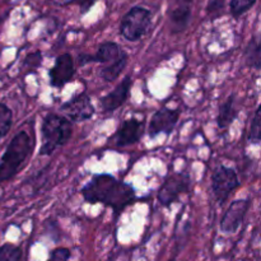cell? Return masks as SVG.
Here are the masks:
<instances>
[{
	"label": "cell",
	"instance_id": "2",
	"mask_svg": "<svg viewBox=\"0 0 261 261\" xmlns=\"http://www.w3.org/2000/svg\"><path fill=\"white\" fill-rule=\"evenodd\" d=\"M35 148L32 137L25 130L15 134L0 158V184L12 180L25 165Z\"/></svg>",
	"mask_w": 261,
	"mask_h": 261
},
{
	"label": "cell",
	"instance_id": "20",
	"mask_svg": "<svg viewBox=\"0 0 261 261\" xmlns=\"http://www.w3.org/2000/svg\"><path fill=\"white\" fill-rule=\"evenodd\" d=\"M22 249L17 245L4 244L0 246V261H22Z\"/></svg>",
	"mask_w": 261,
	"mask_h": 261
},
{
	"label": "cell",
	"instance_id": "1",
	"mask_svg": "<svg viewBox=\"0 0 261 261\" xmlns=\"http://www.w3.org/2000/svg\"><path fill=\"white\" fill-rule=\"evenodd\" d=\"M82 198L86 203L102 204L114 212L115 219L121 216L127 206L139 200L134 188L109 173H97L82 188Z\"/></svg>",
	"mask_w": 261,
	"mask_h": 261
},
{
	"label": "cell",
	"instance_id": "25",
	"mask_svg": "<svg viewBox=\"0 0 261 261\" xmlns=\"http://www.w3.org/2000/svg\"><path fill=\"white\" fill-rule=\"evenodd\" d=\"M94 2H96V0H70L69 3H76V4L81 7L82 14H84V13H87L91 9L92 5L94 4Z\"/></svg>",
	"mask_w": 261,
	"mask_h": 261
},
{
	"label": "cell",
	"instance_id": "9",
	"mask_svg": "<svg viewBox=\"0 0 261 261\" xmlns=\"http://www.w3.org/2000/svg\"><path fill=\"white\" fill-rule=\"evenodd\" d=\"M250 206H251L250 199H237V200L232 201L231 205L228 206L226 213L222 217L219 229L224 234L236 233L244 223L245 217H246Z\"/></svg>",
	"mask_w": 261,
	"mask_h": 261
},
{
	"label": "cell",
	"instance_id": "15",
	"mask_svg": "<svg viewBox=\"0 0 261 261\" xmlns=\"http://www.w3.org/2000/svg\"><path fill=\"white\" fill-rule=\"evenodd\" d=\"M239 116V109L236 107V97L229 94L224 102L219 105L218 115H217V125L219 129H227Z\"/></svg>",
	"mask_w": 261,
	"mask_h": 261
},
{
	"label": "cell",
	"instance_id": "6",
	"mask_svg": "<svg viewBox=\"0 0 261 261\" xmlns=\"http://www.w3.org/2000/svg\"><path fill=\"white\" fill-rule=\"evenodd\" d=\"M191 189V176L189 172H176L170 175L162 184L157 193V199L161 205H172L181 194L189 193Z\"/></svg>",
	"mask_w": 261,
	"mask_h": 261
},
{
	"label": "cell",
	"instance_id": "12",
	"mask_svg": "<svg viewBox=\"0 0 261 261\" xmlns=\"http://www.w3.org/2000/svg\"><path fill=\"white\" fill-rule=\"evenodd\" d=\"M132 86V75L127 74V75H125L124 79L115 87L114 91L107 93L106 96L101 97L99 105H101L102 112H103V114H111V112L116 111L119 107H121L122 105L127 101V98H129Z\"/></svg>",
	"mask_w": 261,
	"mask_h": 261
},
{
	"label": "cell",
	"instance_id": "8",
	"mask_svg": "<svg viewBox=\"0 0 261 261\" xmlns=\"http://www.w3.org/2000/svg\"><path fill=\"white\" fill-rule=\"evenodd\" d=\"M60 111L65 115L71 122H83L91 120L96 114L91 97L87 92H81L71 97L69 101L64 102L60 106Z\"/></svg>",
	"mask_w": 261,
	"mask_h": 261
},
{
	"label": "cell",
	"instance_id": "16",
	"mask_svg": "<svg viewBox=\"0 0 261 261\" xmlns=\"http://www.w3.org/2000/svg\"><path fill=\"white\" fill-rule=\"evenodd\" d=\"M245 63L247 66L255 69V70H260L261 69V45L260 40L257 37H252L247 43L246 48H245Z\"/></svg>",
	"mask_w": 261,
	"mask_h": 261
},
{
	"label": "cell",
	"instance_id": "10",
	"mask_svg": "<svg viewBox=\"0 0 261 261\" xmlns=\"http://www.w3.org/2000/svg\"><path fill=\"white\" fill-rule=\"evenodd\" d=\"M180 109H170V107H162L153 114L148 125V135L150 138H155L160 134L170 135L177 125L180 119Z\"/></svg>",
	"mask_w": 261,
	"mask_h": 261
},
{
	"label": "cell",
	"instance_id": "7",
	"mask_svg": "<svg viewBox=\"0 0 261 261\" xmlns=\"http://www.w3.org/2000/svg\"><path fill=\"white\" fill-rule=\"evenodd\" d=\"M129 59V55L122 50L121 46L116 42H107L101 43L97 48V53L94 55L89 54H79L78 55V65L84 66L91 63L103 64V66L114 65L119 61Z\"/></svg>",
	"mask_w": 261,
	"mask_h": 261
},
{
	"label": "cell",
	"instance_id": "14",
	"mask_svg": "<svg viewBox=\"0 0 261 261\" xmlns=\"http://www.w3.org/2000/svg\"><path fill=\"white\" fill-rule=\"evenodd\" d=\"M144 130V121L132 117L122 121L119 130L115 134V145L119 148L133 145L140 140Z\"/></svg>",
	"mask_w": 261,
	"mask_h": 261
},
{
	"label": "cell",
	"instance_id": "13",
	"mask_svg": "<svg viewBox=\"0 0 261 261\" xmlns=\"http://www.w3.org/2000/svg\"><path fill=\"white\" fill-rule=\"evenodd\" d=\"M193 0H172L168 8V23L171 33H181L188 28L191 18Z\"/></svg>",
	"mask_w": 261,
	"mask_h": 261
},
{
	"label": "cell",
	"instance_id": "19",
	"mask_svg": "<svg viewBox=\"0 0 261 261\" xmlns=\"http://www.w3.org/2000/svg\"><path fill=\"white\" fill-rule=\"evenodd\" d=\"M13 125V112L5 103H0V142L7 137Z\"/></svg>",
	"mask_w": 261,
	"mask_h": 261
},
{
	"label": "cell",
	"instance_id": "4",
	"mask_svg": "<svg viewBox=\"0 0 261 261\" xmlns=\"http://www.w3.org/2000/svg\"><path fill=\"white\" fill-rule=\"evenodd\" d=\"M152 23V13L144 7H133L120 24V33L129 42H138L147 35Z\"/></svg>",
	"mask_w": 261,
	"mask_h": 261
},
{
	"label": "cell",
	"instance_id": "21",
	"mask_svg": "<svg viewBox=\"0 0 261 261\" xmlns=\"http://www.w3.org/2000/svg\"><path fill=\"white\" fill-rule=\"evenodd\" d=\"M256 0H231L229 3V10L234 18L241 17L242 14L251 9L255 5Z\"/></svg>",
	"mask_w": 261,
	"mask_h": 261
},
{
	"label": "cell",
	"instance_id": "27",
	"mask_svg": "<svg viewBox=\"0 0 261 261\" xmlns=\"http://www.w3.org/2000/svg\"><path fill=\"white\" fill-rule=\"evenodd\" d=\"M168 261H176V259H175V257H172V259H170Z\"/></svg>",
	"mask_w": 261,
	"mask_h": 261
},
{
	"label": "cell",
	"instance_id": "22",
	"mask_svg": "<svg viewBox=\"0 0 261 261\" xmlns=\"http://www.w3.org/2000/svg\"><path fill=\"white\" fill-rule=\"evenodd\" d=\"M42 64V53L41 51H33L25 55L24 60H23V66L27 68V70H36Z\"/></svg>",
	"mask_w": 261,
	"mask_h": 261
},
{
	"label": "cell",
	"instance_id": "26",
	"mask_svg": "<svg viewBox=\"0 0 261 261\" xmlns=\"http://www.w3.org/2000/svg\"><path fill=\"white\" fill-rule=\"evenodd\" d=\"M107 261H116V259H115L114 256H110L109 259H107Z\"/></svg>",
	"mask_w": 261,
	"mask_h": 261
},
{
	"label": "cell",
	"instance_id": "17",
	"mask_svg": "<svg viewBox=\"0 0 261 261\" xmlns=\"http://www.w3.org/2000/svg\"><path fill=\"white\" fill-rule=\"evenodd\" d=\"M247 142L254 145L260 144L261 142V105H257L252 115L249 134H247Z\"/></svg>",
	"mask_w": 261,
	"mask_h": 261
},
{
	"label": "cell",
	"instance_id": "5",
	"mask_svg": "<svg viewBox=\"0 0 261 261\" xmlns=\"http://www.w3.org/2000/svg\"><path fill=\"white\" fill-rule=\"evenodd\" d=\"M240 185L241 182L233 168L221 165L212 173V193L214 194L219 205H223Z\"/></svg>",
	"mask_w": 261,
	"mask_h": 261
},
{
	"label": "cell",
	"instance_id": "18",
	"mask_svg": "<svg viewBox=\"0 0 261 261\" xmlns=\"http://www.w3.org/2000/svg\"><path fill=\"white\" fill-rule=\"evenodd\" d=\"M127 61L129 59H125V60L119 61V63L114 64V65L110 66H102V69L99 70V76L103 79L105 82H115L120 76V74L122 73L125 68L127 65Z\"/></svg>",
	"mask_w": 261,
	"mask_h": 261
},
{
	"label": "cell",
	"instance_id": "11",
	"mask_svg": "<svg viewBox=\"0 0 261 261\" xmlns=\"http://www.w3.org/2000/svg\"><path fill=\"white\" fill-rule=\"evenodd\" d=\"M75 75V64L70 54H63L56 58L55 64L48 70V79L54 88H63Z\"/></svg>",
	"mask_w": 261,
	"mask_h": 261
},
{
	"label": "cell",
	"instance_id": "3",
	"mask_svg": "<svg viewBox=\"0 0 261 261\" xmlns=\"http://www.w3.org/2000/svg\"><path fill=\"white\" fill-rule=\"evenodd\" d=\"M73 135V125L64 115H46L41 125V147L40 155H51L56 149L65 145Z\"/></svg>",
	"mask_w": 261,
	"mask_h": 261
},
{
	"label": "cell",
	"instance_id": "24",
	"mask_svg": "<svg viewBox=\"0 0 261 261\" xmlns=\"http://www.w3.org/2000/svg\"><path fill=\"white\" fill-rule=\"evenodd\" d=\"M224 0H211L206 7V13L209 15H218L223 10Z\"/></svg>",
	"mask_w": 261,
	"mask_h": 261
},
{
	"label": "cell",
	"instance_id": "23",
	"mask_svg": "<svg viewBox=\"0 0 261 261\" xmlns=\"http://www.w3.org/2000/svg\"><path fill=\"white\" fill-rule=\"evenodd\" d=\"M71 252L68 247H56L50 252V256L46 261H69Z\"/></svg>",
	"mask_w": 261,
	"mask_h": 261
}]
</instances>
